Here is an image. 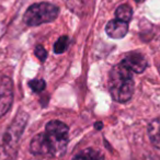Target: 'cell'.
Masks as SVG:
<instances>
[{
  "mask_svg": "<svg viewBox=\"0 0 160 160\" xmlns=\"http://www.w3.org/2000/svg\"><path fill=\"white\" fill-rule=\"evenodd\" d=\"M29 114L21 111L16 115L7 128L0 142V160H16L19 142L27 126Z\"/></svg>",
  "mask_w": 160,
  "mask_h": 160,
  "instance_id": "obj_3",
  "label": "cell"
},
{
  "mask_svg": "<svg viewBox=\"0 0 160 160\" xmlns=\"http://www.w3.org/2000/svg\"><path fill=\"white\" fill-rule=\"evenodd\" d=\"M34 53H35L36 57H38L41 62H44L47 58V52L45 51V48L42 45H36L35 49H34Z\"/></svg>",
  "mask_w": 160,
  "mask_h": 160,
  "instance_id": "obj_13",
  "label": "cell"
},
{
  "mask_svg": "<svg viewBox=\"0 0 160 160\" xmlns=\"http://www.w3.org/2000/svg\"><path fill=\"white\" fill-rule=\"evenodd\" d=\"M135 1H137V2H142L144 0H135Z\"/></svg>",
  "mask_w": 160,
  "mask_h": 160,
  "instance_id": "obj_14",
  "label": "cell"
},
{
  "mask_svg": "<svg viewBox=\"0 0 160 160\" xmlns=\"http://www.w3.org/2000/svg\"><path fill=\"white\" fill-rule=\"evenodd\" d=\"M69 44H70V38L67 35H62L58 38L57 41L54 44V53L55 54H62L67 51V48L69 47Z\"/></svg>",
  "mask_w": 160,
  "mask_h": 160,
  "instance_id": "obj_11",
  "label": "cell"
},
{
  "mask_svg": "<svg viewBox=\"0 0 160 160\" xmlns=\"http://www.w3.org/2000/svg\"><path fill=\"white\" fill-rule=\"evenodd\" d=\"M72 160H104V158L99 151L92 148H88L77 153Z\"/></svg>",
  "mask_w": 160,
  "mask_h": 160,
  "instance_id": "obj_9",
  "label": "cell"
},
{
  "mask_svg": "<svg viewBox=\"0 0 160 160\" xmlns=\"http://www.w3.org/2000/svg\"><path fill=\"white\" fill-rule=\"evenodd\" d=\"M13 102V82L9 77L0 78V118L10 110Z\"/></svg>",
  "mask_w": 160,
  "mask_h": 160,
  "instance_id": "obj_5",
  "label": "cell"
},
{
  "mask_svg": "<svg viewBox=\"0 0 160 160\" xmlns=\"http://www.w3.org/2000/svg\"><path fill=\"white\" fill-rule=\"evenodd\" d=\"M69 128L58 120L49 121L44 133L34 136L31 140L30 150L40 158L62 157L66 152L69 140Z\"/></svg>",
  "mask_w": 160,
  "mask_h": 160,
  "instance_id": "obj_1",
  "label": "cell"
},
{
  "mask_svg": "<svg viewBox=\"0 0 160 160\" xmlns=\"http://www.w3.org/2000/svg\"><path fill=\"white\" fill-rule=\"evenodd\" d=\"M133 17V10L129 6L127 5H121L115 10V18L120 21L128 23Z\"/></svg>",
  "mask_w": 160,
  "mask_h": 160,
  "instance_id": "obj_10",
  "label": "cell"
},
{
  "mask_svg": "<svg viewBox=\"0 0 160 160\" xmlns=\"http://www.w3.org/2000/svg\"><path fill=\"white\" fill-rule=\"evenodd\" d=\"M58 13L59 9L57 6L49 2H38L28 8L23 16V21L29 27H38L54 21Z\"/></svg>",
  "mask_w": 160,
  "mask_h": 160,
  "instance_id": "obj_4",
  "label": "cell"
},
{
  "mask_svg": "<svg viewBox=\"0 0 160 160\" xmlns=\"http://www.w3.org/2000/svg\"><path fill=\"white\" fill-rule=\"evenodd\" d=\"M29 87L34 92H42L46 87V83L43 79H33L29 82Z\"/></svg>",
  "mask_w": 160,
  "mask_h": 160,
  "instance_id": "obj_12",
  "label": "cell"
},
{
  "mask_svg": "<svg viewBox=\"0 0 160 160\" xmlns=\"http://www.w3.org/2000/svg\"><path fill=\"white\" fill-rule=\"evenodd\" d=\"M159 72H160V66H159Z\"/></svg>",
  "mask_w": 160,
  "mask_h": 160,
  "instance_id": "obj_15",
  "label": "cell"
},
{
  "mask_svg": "<svg viewBox=\"0 0 160 160\" xmlns=\"http://www.w3.org/2000/svg\"><path fill=\"white\" fill-rule=\"evenodd\" d=\"M105 32L112 38H122L128 32V24L118 19L111 20L105 25Z\"/></svg>",
  "mask_w": 160,
  "mask_h": 160,
  "instance_id": "obj_7",
  "label": "cell"
},
{
  "mask_svg": "<svg viewBox=\"0 0 160 160\" xmlns=\"http://www.w3.org/2000/svg\"><path fill=\"white\" fill-rule=\"evenodd\" d=\"M148 135L153 146L160 149V118L151 121L148 125Z\"/></svg>",
  "mask_w": 160,
  "mask_h": 160,
  "instance_id": "obj_8",
  "label": "cell"
},
{
  "mask_svg": "<svg viewBox=\"0 0 160 160\" xmlns=\"http://www.w3.org/2000/svg\"><path fill=\"white\" fill-rule=\"evenodd\" d=\"M122 62L124 66H126L131 71L136 73H140L147 68L148 62L145 56L140 53H128L122 59Z\"/></svg>",
  "mask_w": 160,
  "mask_h": 160,
  "instance_id": "obj_6",
  "label": "cell"
},
{
  "mask_svg": "<svg viewBox=\"0 0 160 160\" xmlns=\"http://www.w3.org/2000/svg\"><path fill=\"white\" fill-rule=\"evenodd\" d=\"M109 90L114 101L127 102L134 92L133 71L120 62L111 69L109 75Z\"/></svg>",
  "mask_w": 160,
  "mask_h": 160,
  "instance_id": "obj_2",
  "label": "cell"
}]
</instances>
